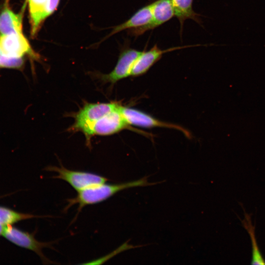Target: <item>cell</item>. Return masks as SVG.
Segmentation results:
<instances>
[{
	"mask_svg": "<svg viewBox=\"0 0 265 265\" xmlns=\"http://www.w3.org/2000/svg\"><path fill=\"white\" fill-rule=\"evenodd\" d=\"M119 110L129 125L143 128H165L179 130L187 137L190 138V132L183 127L173 123L160 121L140 110L120 106Z\"/></svg>",
	"mask_w": 265,
	"mask_h": 265,
	"instance_id": "cell-6",
	"label": "cell"
},
{
	"mask_svg": "<svg viewBox=\"0 0 265 265\" xmlns=\"http://www.w3.org/2000/svg\"><path fill=\"white\" fill-rule=\"evenodd\" d=\"M159 183H149L147 177H144L139 180L126 183L112 184L105 183L96 185L78 192L76 197L67 199V205L64 211H66L71 206L77 204L78 213L83 207L101 203L122 190L133 187L153 186Z\"/></svg>",
	"mask_w": 265,
	"mask_h": 265,
	"instance_id": "cell-1",
	"label": "cell"
},
{
	"mask_svg": "<svg viewBox=\"0 0 265 265\" xmlns=\"http://www.w3.org/2000/svg\"><path fill=\"white\" fill-rule=\"evenodd\" d=\"M10 242L19 247L26 248L35 252L44 264H54L47 258L43 252L44 248H53V242H41L37 240L34 234L29 233L16 227L8 225L4 226L2 235Z\"/></svg>",
	"mask_w": 265,
	"mask_h": 265,
	"instance_id": "cell-4",
	"label": "cell"
},
{
	"mask_svg": "<svg viewBox=\"0 0 265 265\" xmlns=\"http://www.w3.org/2000/svg\"><path fill=\"white\" fill-rule=\"evenodd\" d=\"M46 170L57 173L54 178L62 180L68 183L78 192L96 185L106 183L108 179L97 174L72 170L66 168L62 165L60 167L49 166Z\"/></svg>",
	"mask_w": 265,
	"mask_h": 265,
	"instance_id": "cell-3",
	"label": "cell"
},
{
	"mask_svg": "<svg viewBox=\"0 0 265 265\" xmlns=\"http://www.w3.org/2000/svg\"><path fill=\"white\" fill-rule=\"evenodd\" d=\"M174 9L175 16L180 25V34H182L183 26L186 20L191 19L201 25V16L196 13L192 7L193 0H171Z\"/></svg>",
	"mask_w": 265,
	"mask_h": 265,
	"instance_id": "cell-14",
	"label": "cell"
},
{
	"mask_svg": "<svg viewBox=\"0 0 265 265\" xmlns=\"http://www.w3.org/2000/svg\"><path fill=\"white\" fill-rule=\"evenodd\" d=\"M244 218L241 221L242 226L249 234L252 244V265H265V260L263 258L261 252L258 247L255 233V226L253 225L251 221V214L246 213L243 207Z\"/></svg>",
	"mask_w": 265,
	"mask_h": 265,
	"instance_id": "cell-15",
	"label": "cell"
},
{
	"mask_svg": "<svg viewBox=\"0 0 265 265\" xmlns=\"http://www.w3.org/2000/svg\"><path fill=\"white\" fill-rule=\"evenodd\" d=\"M42 216L31 213L19 212L6 207L0 206V222L4 226L12 225L22 220Z\"/></svg>",
	"mask_w": 265,
	"mask_h": 265,
	"instance_id": "cell-16",
	"label": "cell"
},
{
	"mask_svg": "<svg viewBox=\"0 0 265 265\" xmlns=\"http://www.w3.org/2000/svg\"><path fill=\"white\" fill-rule=\"evenodd\" d=\"M4 226L0 222V236L2 235Z\"/></svg>",
	"mask_w": 265,
	"mask_h": 265,
	"instance_id": "cell-19",
	"label": "cell"
},
{
	"mask_svg": "<svg viewBox=\"0 0 265 265\" xmlns=\"http://www.w3.org/2000/svg\"><path fill=\"white\" fill-rule=\"evenodd\" d=\"M199 46L187 45L183 46H176L161 49L157 44L154 45L151 49L146 51L144 50L140 56L135 61L131 72V76L137 77L145 74L162 57L163 54L174 51L181 50L186 48H189Z\"/></svg>",
	"mask_w": 265,
	"mask_h": 265,
	"instance_id": "cell-10",
	"label": "cell"
},
{
	"mask_svg": "<svg viewBox=\"0 0 265 265\" xmlns=\"http://www.w3.org/2000/svg\"><path fill=\"white\" fill-rule=\"evenodd\" d=\"M119 105L116 103L86 104L76 114L75 122L71 129L82 132L87 138L93 125L105 115L117 109Z\"/></svg>",
	"mask_w": 265,
	"mask_h": 265,
	"instance_id": "cell-2",
	"label": "cell"
},
{
	"mask_svg": "<svg viewBox=\"0 0 265 265\" xmlns=\"http://www.w3.org/2000/svg\"><path fill=\"white\" fill-rule=\"evenodd\" d=\"M48 0H26L28 4L30 34L34 37L45 20L44 15Z\"/></svg>",
	"mask_w": 265,
	"mask_h": 265,
	"instance_id": "cell-13",
	"label": "cell"
},
{
	"mask_svg": "<svg viewBox=\"0 0 265 265\" xmlns=\"http://www.w3.org/2000/svg\"><path fill=\"white\" fill-rule=\"evenodd\" d=\"M26 4L25 2L20 12L15 13L10 8L9 0H4L0 10V35L23 32V14Z\"/></svg>",
	"mask_w": 265,
	"mask_h": 265,
	"instance_id": "cell-11",
	"label": "cell"
},
{
	"mask_svg": "<svg viewBox=\"0 0 265 265\" xmlns=\"http://www.w3.org/2000/svg\"><path fill=\"white\" fill-rule=\"evenodd\" d=\"M0 52L11 59L25 58V55L29 56L33 59L39 58L38 53L32 49L23 32L0 35Z\"/></svg>",
	"mask_w": 265,
	"mask_h": 265,
	"instance_id": "cell-5",
	"label": "cell"
},
{
	"mask_svg": "<svg viewBox=\"0 0 265 265\" xmlns=\"http://www.w3.org/2000/svg\"><path fill=\"white\" fill-rule=\"evenodd\" d=\"M25 62V58L11 59L4 56L0 52V69L22 70Z\"/></svg>",
	"mask_w": 265,
	"mask_h": 265,
	"instance_id": "cell-17",
	"label": "cell"
},
{
	"mask_svg": "<svg viewBox=\"0 0 265 265\" xmlns=\"http://www.w3.org/2000/svg\"><path fill=\"white\" fill-rule=\"evenodd\" d=\"M152 19V3H151L139 9L125 22L115 26L108 37L124 30L132 29L144 26L149 24Z\"/></svg>",
	"mask_w": 265,
	"mask_h": 265,
	"instance_id": "cell-12",
	"label": "cell"
},
{
	"mask_svg": "<svg viewBox=\"0 0 265 265\" xmlns=\"http://www.w3.org/2000/svg\"><path fill=\"white\" fill-rule=\"evenodd\" d=\"M142 52L129 47L124 48L119 55L114 68L109 74L103 75L101 76L102 80L113 84L131 76L133 66Z\"/></svg>",
	"mask_w": 265,
	"mask_h": 265,
	"instance_id": "cell-8",
	"label": "cell"
},
{
	"mask_svg": "<svg viewBox=\"0 0 265 265\" xmlns=\"http://www.w3.org/2000/svg\"><path fill=\"white\" fill-rule=\"evenodd\" d=\"M152 19L144 26L129 30V34L137 37L146 31L153 30L168 22L175 16L171 0H156L152 3Z\"/></svg>",
	"mask_w": 265,
	"mask_h": 265,
	"instance_id": "cell-7",
	"label": "cell"
},
{
	"mask_svg": "<svg viewBox=\"0 0 265 265\" xmlns=\"http://www.w3.org/2000/svg\"><path fill=\"white\" fill-rule=\"evenodd\" d=\"M118 108L97 121L92 126L87 139L94 135H107L130 128Z\"/></svg>",
	"mask_w": 265,
	"mask_h": 265,
	"instance_id": "cell-9",
	"label": "cell"
},
{
	"mask_svg": "<svg viewBox=\"0 0 265 265\" xmlns=\"http://www.w3.org/2000/svg\"><path fill=\"white\" fill-rule=\"evenodd\" d=\"M0 7H1V6H0Z\"/></svg>",
	"mask_w": 265,
	"mask_h": 265,
	"instance_id": "cell-20",
	"label": "cell"
},
{
	"mask_svg": "<svg viewBox=\"0 0 265 265\" xmlns=\"http://www.w3.org/2000/svg\"><path fill=\"white\" fill-rule=\"evenodd\" d=\"M59 1L60 0H48L44 15L45 20L56 10Z\"/></svg>",
	"mask_w": 265,
	"mask_h": 265,
	"instance_id": "cell-18",
	"label": "cell"
}]
</instances>
